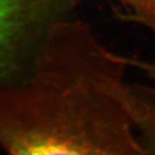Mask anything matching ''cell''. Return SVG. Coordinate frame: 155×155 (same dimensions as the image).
Wrapping results in <instances>:
<instances>
[{"instance_id":"cell-1","label":"cell","mask_w":155,"mask_h":155,"mask_svg":"<svg viewBox=\"0 0 155 155\" xmlns=\"http://www.w3.org/2000/svg\"><path fill=\"white\" fill-rule=\"evenodd\" d=\"M129 67L85 22H56L27 78L0 89V147L6 155H150L131 112Z\"/></svg>"},{"instance_id":"cell-2","label":"cell","mask_w":155,"mask_h":155,"mask_svg":"<svg viewBox=\"0 0 155 155\" xmlns=\"http://www.w3.org/2000/svg\"><path fill=\"white\" fill-rule=\"evenodd\" d=\"M75 0H0V80L34 55L48 30L69 17Z\"/></svg>"},{"instance_id":"cell-3","label":"cell","mask_w":155,"mask_h":155,"mask_svg":"<svg viewBox=\"0 0 155 155\" xmlns=\"http://www.w3.org/2000/svg\"><path fill=\"white\" fill-rule=\"evenodd\" d=\"M128 97L137 132L150 155H155V85L129 83Z\"/></svg>"},{"instance_id":"cell-4","label":"cell","mask_w":155,"mask_h":155,"mask_svg":"<svg viewBox=\"0 0 155 155\" xmlns=\"http://www.w3.org/2000/svg\"><path fill=\"white\" fill-rule=\"evenodd\" d=\"M133 15L134 19L155 34V0H113Z\"/></svg>"}]
</instances>
